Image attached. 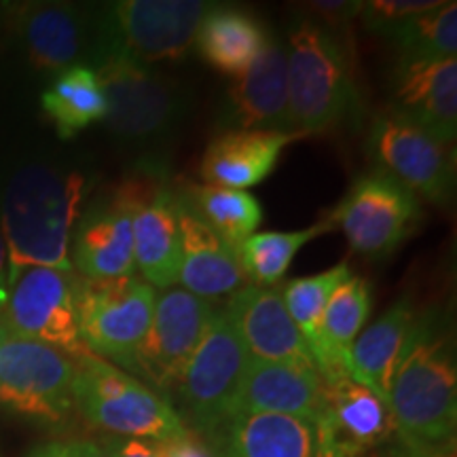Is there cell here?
<instances>
[{
    "label": "cell",
    "instance_id": "1",
    "mask_svg": "<svg viewBox=\"0 0 457 457\" xmlns=\"http://www.w3.org/2000/svg\"><path fill=\"white\" fill-rule=\"evenodd\" d=\"M390 404L396 441L438 445L455 438L457 367L449 313L417 312L394 370Z\"/></svg>",
    "mask_w": 457,
    "mask_h": 457
},
{
    "label": "cell",
    "instance_id": "2",
    "mask_svg": "<svg viewBox=\"0 0 457 457\" xmlns=\"http://www.w3.org/2000/svg\"><path fill=\"white\" fill-rule=\"evenodd\" d=\"M85 179L79 171L28 165L11 179L3 199V239L9 288L28 267L72 273L71 239Z\"/></svg>",
    "mask_w": 457,
    "mask_h": 457
},
{
    "label": "cell",
    "instance_id": "3",
    "mask_svg": "<svg viewBox=\"0 0 457 457\" xmlns=\"http://www.w3.org/2000/svg\"><path fill=\"white\" fill-rule=\"evenodd\" d=\"M288 102L293 134H322L358 112V89L345 49L335 34L301 21L290 30Z\"/></svg>",
    "mask_w": 457,
    "mask_h": 457
},
{
    "label": "cell",
    "instance_id": "4",
    "mask_svg": "<svg viewBox=\"0 0 457 457\" xmlns=\"http://www.w3.org/2000/svg\"><path fill=\"white\" fill-rule=\"evenodd\" d=\"M72 400L91 426L111 436L170 441L188 432L168 398L128 370L83 350L72 358Z\"/></svg>",
    "mask_w": 457,
    "mask_h": 457
},
{
    "label": "cell",
    "instance_id": "5",
    "mask_svg": "<svg viewBox=\"0 0 457 457\" xmlns=\"http://www.w3.org/2000/svg\"><path fill=\"white\" fill-rule=\"evenodd\" d=\"M248 362V352L225 307L216 305L174 390L180 404L179 415L188 430L212 436L233 415Z\"/></svg>",
    "mask_w": 457,
    "mask_h": 457
},
{
    "label": "cell",
    "instance_id": "6",
    "mask_svg": "<svg viewBox=\"0 0 457 457\" xmlns=\"http://www.w3.org/2000/svg\"><path fill=\"white\" fill-rule=\"evenodd\" d=\"M212 3L204 0H119L98 11L100 55L136 64L180 60L195 45L197 28ZM96 57V60H98Z\"/></svg>",
    "mask_w": 457,
    "mask_h": 457
},
{
    "label": "cell",
    "instance_id": "7",
    "mask_svg": "<svg viewBox=\"0 0 457 457\" xmlns=\"http://www.w3.org/2000/svg\"><path fill=\"white\" fill-rule=\"evenodd\" d=\"M157 293L134 278H77V320L83 347L114 367L131 370L151 327Z\"/></svg>",
    "mask_w": 457,
    "mask_h": 457
},
{
    "label": "cell",
    "instance_id": "8",
    "mask_svg": "<svg viewBox=\"0 0 457 457\" xmlns=\"http://www.w3.org/2000/svg\"><path fill=\"white\" fill-rule=\"evenodd\" d=\"M96 77L106 96V128L123 142H159L179 123V87L148 66L104 54L96 60Z\"/></svg>",
    "mask_w": 457,
    "mask_h": 457
},
{
    "label": "cell",
    "instance_id": "9",
    "mask_svg": "<svg viewBox=\"0 0 457 457\" xmlns=\"http://www.w3.org/2000/svg\"><path fill=\"white\" fill-rule=\"evenodd\" d=\"M367 153L375 171L390 176L417 199L449 204L455 188L453 145L434 138L403 114L384 111L370 123Z\"/></svg>",
    "mask_w": 457,
    "mask_h": 457
},
{
    "label": "cell",
    "instance_id": "10",
    "mask_svg": "<svg viewBox=\"0 0 457 457\" xmlns=\"http://www.w3.org/2000/svg\"><path fill=\"white\" fill-rule=\"evenodd\" d=\"M327 220L341 228L353 253L386 259L417 231L421 205L403 185L373 170L353 180Z\"/></svg>",
    "mask_w": 457,
    "mask_h": 457
},
{
    "label": "cell",
    "instance_id": "11",
    "mask_svg": "<svg viewBox=\"0 0 457 457\" xmlns=\"http://www.w3.org/2000/svg\"><path fill=\"white\" fill-rule=\"evenodd\" d=\"M0 333L45 343L71 358L81 353L77 278L49 267L21 271L0 310Z\"/></svg>",
    "mask_w": 457,
    "mask_h": 457
},
{
    "label": "cell",
    "instance_id": "12",
    "mask_svg": "<svg viewBox=\"0 0 457 457\" xmlns=\"http://www.w3.org/2000/svg\"><path fill=\"white\" fill-rule=\"evenodd\" d=\"M72 358L45 343L0 333V403L34 420H66L74 407Z\"/></svg>",
    "mask_w": 457,
    "mask_h": 457
},
{
    "label": "cell",
    "instance_id": "13",
    "mask_svg": "<svg viewBox=\"0 0 457 457\" xmlns=\"http://www.w3.org/2000/svg\"><path fill=\"white\" fill-rule=\"evenodd\" d=\"M214 310L212 301L182 288L157 295L151 327L136 352L131 370L151 381L157 390L174 392Z\"/></svg>",
    "mask_w": 457,
    "mask_h": 457
},
{
    "label": "cell",
    "instance_id": "14",
    "mask_svg": "<svg viewBox=\"0 0 457 457\" xmlns=\"http://www.w3.org/2000/svg\"><path fill=\"white\" fill-rule=\"evenodd\" d=\"M131 204L134 262L146 284L170 288L179 282V195L159 171L121 182Z\"/></svg>",
    "mask_w": 457,
    "mask_h": 457
},
{
    "label": "cell",
    "instance_id": "15",
    "mask_svg": "<svg viewBox=\"0 0 457 457\" xmlns=\"http://www.w3.org/2000/svg\"><path fill=\"white\" fill-rule=\"evenodd\" d=\"M316 434V457H362L396 436V421L390 404L347 375L324 381V409Z\"/></svg>",
    "mask_w": 457,
    "mask_h": 457
},
{
    "label": "cell",
    "instance_id": "16",
    "mask_svg": "<svg viewBox=\"0 0 457 457\" xmlns=\"http://www.w3.org/2000/svg\"><path fill=\"white\" fill-rule=\"evenodd\" d=\"M227 131H276L293 134L288 102V51L286 43L267 34L254 64L227 91L222 111Z\"/></svg>",
    "mask_w": 457,
    "mask_h": 457
},
{
    "label": "cell",
    "instance_id": "17",
    "mask_svg": "<svg viewBox=\"0 0 457 457\" xmlns=\"http://www.w3.org/2000/svg\"><path fill=\"white\" fill-rule=\"evenodd\" d=\"M15 28L37 68L64 72L81 57L100 54L98 24L77 4L26 3L15 9Z\"/></svg>",
    "mask_w": 457,
    "mask_h": 457
},
{
    "label": "cell",
    "instance_id": "18",
    "mask_svg": "<svg viewBox=\"0 0 457 457\" xmlns=\"http://www.w3.org/2000/svg\"><path fill=\"white\" fill-rule=\"evenodd\" d=\"M250 360L313 367L312 350L284 305L282 290L245 284L225 305Z\"/></svg>",
    "mask_w": 457,
    "mask_h": 457
},
{
    "label": "cell",
    "instance_id": "19",
    "mask_svg": "<svg viewBox=\"0 0 457 457\" xmlns=\"http://www.w3.org/2000/svg\"><path fill=\"white\" fill-rule=\"evenodd\" d=\"M71 262L87 279L134 278L131 204L123 185L79 220L71 239Z\"/></svg>",
    "mask_w": 457,
    "mask_h": 457
},
{
    "label": "cell",
    "instance_id": "20",
    "mask_svg": "<svg viewBox=\"0 0 457 457\" xmlns=\"http://www.w3.org/2000/svg\"><path fill=\"white\" fill-rule=\"evenodd\" d=\"M434 138L453 145L457 134V60L396 64L392 108Z\"/></svg>",
    "mask_w": 457,
    "mask_h": 457
},
{
    "label": "cell",
    "instance_id": "21",
    "mask_svg": "<svg viewBox=\"0 0 457 457\" xmlns=\"http://www.w3.org/2000/svg\"><path fill=\"white\" fill-rule=\"evenodd\" d=\"M322 409L324 381L318 369L293 362L250 360L233 415L282 413L316 424Z\"/></svg>",
    "mask_w": 457,
    "mask_h": 457
},
{
    "label": "cell",
    "instance_id": "22",
    "mask_svg": "<svg viewBox=\"0 0 457 457\" xmlns=\"http://www.w3.org/2000/svg\"><path fill=\"white\" fill-rule=\"evenodd\" d=\"M179 195V191H176ZM180 225V271L182 290L202 296L219 299L233 295L248 284L239 265L236 248H231L219 233H214L193 212L179 195Z\"/></svg>",
    "mask_w": 457,
    "mask_h": 457
},
{
    "label": "cell",
    "instance_id": "23",
    "mask_svg": "<svg viewBox=\"0 0 457 457\" xmlns=\"http://www.w3.org/2000/svg\"><path fill=\"white\" fill-rule=\"evenodd\" d=\"M212 436L216 441V457L318 455L316 424L293 415L236 413Z\"/></svg>",
    "mask_w": 457,
    "mask_h": 457
},
{
    "label": "cell",
    "instance_id": "24",
    "mask_svg": "<svg viewBox=\"0 0 457 457\" xmlns=\"http://www.w3.org/2000/svg\"><path fill=\"white\" fill-rule=\"evenodd\" d=\"M299 138L276 131H225L205 148L199 171L208 185L248 191L270 179L284 148Z\"/></svg>",
    "mask_w": 457,
    "mask_h": 457
},
{
    "label": "cell",
    "instance_id": "25",
    "mask_svg": "<svg viewBox=\"0 0 457 457\" xmlns=\"http://www.w3.org/2000/svg\"><path fill=\"white\" fill-rule=\"evenodd\" d=\"M415 316L413 299L403 296L375 324L358 335L350 352V377L367 386L384 403L390 400L394 370Z\"/></svg>",
    "mask_w": 457,
    "mask_h": 457
},
{
    "label": "cell",
    "instance_id": "26",
    "mask_svg": "<svg viewBox=\"0 0 457 457\" xmlns=\"http://www.w3.org/2000/svg\"><path fill=\"white\" fill-rule=\"evenodd\" d=\"M267 34L265 26L248 11L212 4L197 28L195 47L205 64L239 79L259 57Z\"/></svg>",
    "mask_w": 457,
    "mask_h": 457
},
{
    "label": "cell",
    "instance_id": "27",
    "mask_svg": "<svg viewBox=\"0 0 457 457\" xmlns=\"http://www.w3.org/2000/svg\"><path fill=\"white\" fill-rule=\"evenodd\" d=\"M373 310V290L364 278H347L328 299L322 320L327 360L320 370L324 381L350 375V352Z\"/></svg>",
    "mask_w": 457,
    "mask_h": 457
},
{
    "label": "cell",
    "instance_id": "28",
    "mask_svg": "<svg viewBox=\"0 0 457 457\" xmlns=\"http://www.w3.org/2000/svg\"><path fill=\"white\" fill-rule=\"evenodd\" d=\"M41 104L62 138H74L91 123L102 121L108 111L96 71L79 64L57 74L45 89Z\"/></svg>",
    "mask_w": 457,
    "mask_h": 457
},
{
    "label": "cell",
    "instance_id": "29",
    "mask_svg": "<svg viewBox=\"0 0 457 457\" xmlns=\"http://www.w3.org/2000/svg\"><path fill=\"white\" fill-rule=\"evenodd\" d=\"M179 195L231 248H237L244 239L254 236L262 220L259 199L248 191L191 185L185 191H179Z\"/></svg>",
    "mask_w": 457,
    "mask_h": 457
},
{
    "label": "cell",
    "instance_id": "30",
    "mask_svg": "<svg viewBox=\"0 0 457 457\" xmlns=\"http://www.w3.org/2000/svg\"><path fill=\"white\" fill-rule=\"evenodd\" d=\"M347 278H352V270L345 262H341L333 270L316 273V276L293 279L282 290L286 310H288L303 339L310 345L318 373L322 370L324 360H327L322 337L324 312H327L330 296Z\"/></svg>",
    "mask_w": 457,
    "mask_h": 457
},
{
    "label": "cell",
    "instance_id": "31",
    "mask_svg": "<svg viewBox=\"0 0 457 457\" xmlns=\"http://www.w3.org/2000/svg\"><path fill=\"white\" fill-rule=\"evenodd\" d=\"M327 231H333V225L328 220H322L313 227L301 228V231H265L244 239L236 253L245 279L254 286H262V288H273L282 282L295 254L303 245Z\"/></svg>",
    "mask_w": 457,
    "mask_h": 457
},
{
    "label": "cell",
    "instance_id": "32",
    "mask_svg": "<svg viewBox=\"0 0 457 457\" xmlns=\"http://www.w3.org/2000/svg\"><path fill=\"white\" fill-rule=\"evenodd\" d=\"M387 41L396 49L398 64L451 60L457 54V3H438L411 17Z\"/></svg>",
    "mask_w": 457,
    "mask_h": 457
},
{
    "label": "cell",
    "instance_id": "33",
    "mask_svg": "<svg viewBox=\"0 0 457 457\" xmlns=\"http://www.w3.org/2000/svg\"><path fill=\"white\" fill-rule=\"evenodd\" d=\"M436 4V0H373V3H362L358 17L367 30L377 37L390 38L411 17L432 11Z\"/></svg>",
    "mask_w": 457,
    "mask_h": 457
},
{
    "label": "cell",
    "instance_id": "34",
    "mask_svg": "<svg viewBox=\"0 0 457 457\" xmlns=\"http://www.w3.org/2000/svg\"><path fill=\"white\" fill-rule=\"evenodd\" d=\"M305 13L312 15V24H316L333 34V30H343L360 15L362 3L360 0H316V3L301 4Z\"/></svg>",
    "mask_w": 457,
    "mask_h": 457
},
{
    "label": "cell",
    "instance_id": "35",
    "mask_svg": "<svg viewBox=\"0 0 457 457\" xmlns=\"http://www.w3.org/2000/svg\"><path fill=\"white\" fill-rule=\"evenodd\" d=\"M151 445L157 457H216L214 449L204 441V436L191 430L170 441H151Z\"/></svg>",
    "mask_w": 457,
    "mask_h": 457
},
{
    "label": "cell",
    "instance_id": "36",
    "mask_svg": "<svg viewBox=\"0 0 457 457\" xmlns=\"http://www.w3.org/2000/svg\"><path fill=\"white\" fill-rule=\"evenodd\" d=\"M28 457H106L94 441H51L34 447Z\"/></svg>",
    "mask_w": 457,
    "mask_h": 457
},
{
    "label": "cell",
    "instance_id": "37",
    "mask_svg": "<svg viewBox=\"0 0 457 457\" xmlns=\"http://www.w3.org/2000/svg\"><path fill=\"white\" fill-rule=\"evenodd\" d=\"M100 449L106 457H157L151 441L125 436H104L100 441Z\"/></svg>",
    "mask_w": 457,
    "mask_h": 457
},
{
    "label": "cell",
    "instance_id": "38",
    "mask_svg": "<svg viewBox=\"0 0 457 457\" xmlns=\"http://www.w3.org/2000/svg\"><path fill=\"white\" fill-rule=\"evenodd\" d=\"M396 443H398V457H457L455 438H451L447 443H438V445H411V443H400V441Z\"/></svg>",
    "mask_w": 457,
    "mask_h": 457
},
{
    "label": "cell",
    "instance_id": "39",
    "mask_svg": "<svg viewBox=\"0 0 457 457\" xmlns=\"http://www.w3.org/2000/svg\"><path fill=\"white\" fill-rule=\"evenodd\" d=\"M9 296V262H7V248H4L3 233H0V310Z\"/></svg>",
    "mask_w": 457,
    "mask_h": 457
}]
</instances>
